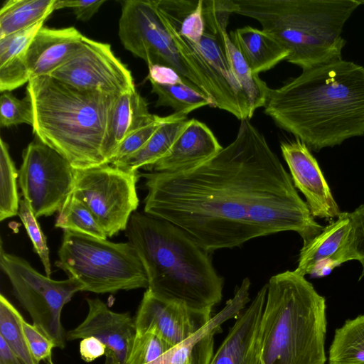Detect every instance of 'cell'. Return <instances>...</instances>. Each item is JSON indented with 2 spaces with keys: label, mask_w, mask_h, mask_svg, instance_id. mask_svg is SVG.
<instances>
[{
  "label": "cell",
  "mask_w": 364,
  "mask_h": 364,
  "mask_svg": "<svg viewBox=\"0 0 364 364\" xmlns=\"http://www.w3.org/2000/svg\"><path fill=\"white\" fill-rule=\"evenodd\" d=\"M140 176L148 191L144 213L180 228L209 253L284 231L297 232L305 244L324 228L250 119L242 120L235 139L203 164Z\"/></svg>",
  "instance_id": "cell-1"
},
{
  "label": "cell",
  "mask_w": 364,
  "mask_h": 364,
  "mask_svg": "<svg viewBox=\"0 0 364 364\" xmlns=\"http://www.w3.org/2000/svg\"><path fill=\"white\" fill-rule=\"evenodd\" d=\"M264 112L312 151L364 136V67L343 58L270 88Z\"/></svg>",
  "instance_id": "cell-2"
},
{
  "label": "cell",
  "mask_w": 364,
  "mask_h": 364,
  "mask_svg": "<svg viewBox=\"0 0 364 364\" xmlns=\"http://www.w3.org/2000/svg\"><path fill=\"white\" fill-rule=\"evenodd\" d=\"M36 138L65 157L76 170L109 164L107 147L119 96L77 88L50 75L26 86Z\"/></svg>",
  "instance_id": "cell-3"
},
{
  "label": "cell",
  "mask_w": 364,
  "mask_h": 364,
  "mask_svg": "<svg viewBox=\"0 0 364 364\" xmlns=\"http://www.w3.org/2000/svg\"><path fill=\"white\" fill-rule=\"evenodd\" d=\"M126 235L145 269L149 289L163 299L212 312L224 279L209 255L184 230L146 213L131 215Z\"/></svg>",
  "instance_id": "cell-4"
},
{
  "label": "cell",
  "mask_w": 364,
  "mask_h": 364,
  "mask_svg": "<svg viewBox=\"0 0 364 364\" xmlns=\"http://www.w3.org/2000/svg\"><path fill=\"white\" fill-rule=\"evenodd\" d=\"M233 14L257 21L289 52L287 60L309 69L342 58L343 27L358 0H232Z\"/></svg>",
  "instance_id": "cell-5"
},
{
  "label": "cell",
  "mask_w": 364,
  "mask_h": 364,
  "mask_svg": "<svg viewBox=\"0 0 364 364\" xmlns=\"http://www.w3.org/2000/svg\"><path fill=\"white\" fill-rule=\"evenodd\" d=\"M326 304L294 270L272 276L262 321L261 364H325Z\"/></svg>",
  "instance_id": "cell-6"
},
{
  "label": "cell",
  "mask_w": 364,
  "mask_h": 364,
  "mask_svg": "<svg viewBox=\"0 0 364 364\" xmlns=\"http://www.w3.org/2000/svg\"><path fill=\"white\" fill-rule=\"evenodd\" d=\"M186 16L183 9L164 0H127L122 6L119 37L124 48L148 66L173 69L188 87L210 99L215 107V90L179 32Z\"/></svg>",
  "instance_id": "cell-7"
},
{
  "label": "cell",
  "mask_w": 364,
  "mask_h": 364,
  "mask_svg": "<svg viewBox=\"0 0 364 364\" xmlns=\"http://www.w3.org/2000/svg\"><path fill=\"white\" fill-rule=\"evenodd\" d=\"M55 266L84 286L83 291L116 293L147 289L148 279L134 246L64 230Z\"/></svg>",
  "instance_id": "cell-8"
},
{
  "label": "cell",
  "mask_w": 364,
  "mask_h": 364,
  "mask_svg": "<svg viewBox=\"0 0 364 364\" xmlns=\"http://www.w3.org/2000/svg\"><path fill=\"white\" fill-rule=\"evenodd\" d=\"M0 266L33 324L53 343L55 348L63 349L67 340L61 313L77 292L83 291V284L71 277L54 280L41 274L25 259L5 252L2 242Z\"/></svg>",
  "instance_id": "cell-9"
},
{
  "label": "cell",
  "mask_w": 364,
  "mask_h": 364,
  "mask_svg": "<svg viewBox=\"0 0 364 364\" xmlns=\"http://www.w3.org/2000/svg\"><path fill=\"white\" fill-rule=\"evenodd\" d=\"M140 173L112 164L75 171L73 196L91 211L107 237L126 230L139 205Z\"/></svg>",
  "instance_id": "cell-10"
},
{
  "label": "cell",
  "mask_w": 364,
  "mask_h": 364,
  "mask_svg": "<svg viewBox=\"0 0 364 364\" xmlns=\"http://www.w3.org/2000/svg\"><path fill=\"white\" fill-rule=\"evenodd\" d=\"M18 184L34 215L59 212L73 193L75 171L70 162L37 138L23 150Z\"/></svg>",
  "instance_id": "cell-11"
},
{
  "label": "cell",
  "mask_w": 364,
  "mask_h": 364,
  "mask_svg": "<svg viewBox=\"0 0 364 364\" xmlns=\"http://www.w3.org/2000/svg\"><path fill=\"white\" fill-rule=\"evenodd\" d=\"M233 14L232 0H203L205 31L197 50L208 64L215 91V107L240 121L253 116L249 100L233 75L227 58L223 31Z\"/></svg>",
  "instance_id": "cell-12"
},
{
  "label": "cell",
  "mask_w": 364,
  "mask_h": 364,
  "mask_svg": "<svg viewBox=\"0 0 364 364\" xmlns=\"http://www.w3.org/2000/svg\"><path fill=\"white\" fill-rule=\"evenodd\" d=\"M50 76L77 88L116 96L136 90L131 72L110 45L85 36L75 53Z\"/></svg>",
  "instance_id": "cell-13"
},
{
  "label": "cell",
  "mask_w": 364,
  "mask_h": 364,
  "mask_svg": "<svg viewBox=\"0 0 364 364\" xmlns=\"http://www.w3.org/2000/svg\"><path fill=\"white\" fill-rule=\"evenodd\" d=\"M212 317V312L192 310L159 298L146 289L134 322L136 333L152 332L175 346L198 332Z\"/></svg>",
  "instance_id": "cell-14"
},
{
  "label": "cell",
  "mask_w": 364,
  "mask_h": 364,
  "mask_svg": "<svg viewBox=\"0 0 364 364\" xmlns=\"http://www.w3.org/2000/svg\"><path fill=\"white\" fill-rule=\"evenodd\" d=\"M86 301L87 316L77 327L66 332V340L95 337L106 346V360L113 364H127L136 334L134 318L128 312L112 311L99 298H87Z\"/></svg>",
  "instance_id": "cell-15"
},
{
  "label": "cell",
  "mask_w": 364,
  "mask_h": 364,
  "mask_svg": "<svg viewBox=\"0 0 364 364\" xmlns=\"http://www.w3.org/2000/svg\"><path fill=\"white\" fill-rule=\"evenodd\" d=\"M294 186L306 198L313 217L333 220L341 211L316 158L299 139L281 144Z\"/></svg>",
  "instance_id": "cell-16"
},
{
  "label": "cell",
  "mask_w": 364,
  "mask_h": 364,
  "mask_svg": "<svg viewBox=\"0 0 364 364\" xmlns=\"http://www.w3.org/2000/svg\"><path fill=\"white\" fill-rule=\"evenodd\" d=\"M249 278H245L225 306L198 332L147 364H210L214 355V338L222 324L237 318L250 301Z\"/></svg>",
  "instance_id": "cell-17"
},
{
  "label": "cell",
  "mask_w": 364,
  "mask_h": 364,
  "mask_svg": "<svg viewBox=\"0 0 364 364\" xmlns=\"http://www.w3.org/2000/svg\"><path fill=\"white\" fill-rule=\"evenodd\" d=\"M350 232L349 212H341L318 235L303 244L294 271L304 277L307 274L323 277L350 261Z\"/></svg>",
  "instance_id": "cell-18"
},
{
  "label": "cell",
  "mask_w": 364,
  "mask_h": 364,
  "mask_svg": "<svg viewBox=\"0 0 364 364\" xmlns=\"http://www.w3.org/2000/svg\"><path fill=\"white\" fill-rule=\"evenodd\" d=\"M267 292V284L237 317L210 364H261V321Z\"/></svg>",
  "instance_id": "cell-19"
},
{
  "label": "cell",
  "mask_w": 364,
  "mask_h": 364,
  "mask_svg": "<svg viewBox=\"0 0 364 364\" xmlns=\"http://www.w3.org/2000/svg\"><path fill=\"white\" fill-rule=\"evenodd\" d=\"M223 148L205 123L196 119H188L168 154L149 171L167 173L188 171L206 162Z\"/></svg>",
  "instance_id": "cell-20"
},
{
  "label": "cell",
  "mask_w": 364,
  "mask_h": 364,
  "mask_svg": "<svg viewBox=\"0 0 364 364\" xmlns=\"http://www.w3.org/2000/svg\"><path fill=\"white\" fill-rule=\"evenodd\" d=\"M83 36L74 27L42 26L33 38L26 53L31 78L50 75L79 48Z\"/></svg>",
  "instance_id": "cell-21"
},
{
  "label": "cell",
  "mask_w": 364,
  "mask_h": 364,
  "mask_svg": "<svg viewBox=\"0 0 364 364\" xmlns=\"http://www.w3.org/2000/svg\"><path fill=\"white\" fill-rule=\"evenodd\" d=\"M230 36L251 70L257 75L288 58L289 52L274 36L249 26L235 29Z\"/></svg>",
  "instance_id": "cell-22"
},
{
  "label": "cell",
  "mask_w": 364,
  "mask_h": 364,
  "mask_svg": "<svg viewBox=\"0 0 364 364\" xmlns=\"http://www.w3.org/2000/svg\"><path fill=\"white\" fill-rule=\"evenodd\" d=\"M43 22L0 38V91L10 92L31 79L26 61L29 44Z\"/></svg>",
  "instance_id": "cell-23"
},
{
  "label": "cell",
  "mask_w": 364,
  "mask_h": 364,
  "mask_svg": "<svg viewBox=\"0 0 364 364\" xmlns=\"http://www.w3.org/2000/svg\"><path fill=\"white\" fill-rule=\"evenodd\" d=\"M156 116L149 112L147 102L136 90L122 94L118 97L107 147L109 164L121 142L133 132L151 122Z\"/></svg>",
  "instance_id": "cell-24"
},
{
  "label": "cell",
  "mask_w": 364,
  "mask_h": 364,
  "mask_svg": "<svg viewBox=\"0 0 364 364\" xmlns=\"http://www.w3.org/2000/svg\"><path fill=\"white\" fill-rule=\"evenodd\" d=\"M188 120L186 115L175 112L165 117L160 127L140 150L112 165L131 171L140 168L149 171L168 154Z\"/></svg>",
  "instance_id": "cell-25"
},
{
  "label": "cell",
  "mask_w": 364,
  "mask_h": 364,
  "mask_svg": "<svg viewBox=\"0 0 364 364\" xmlns=\"http://www.w3.org/2000/svg\"><path fill=\"white\" fill-rule=\"evenodd\" d=\"M56 0H9L0 10V38L44 22Z\"/></svg>",
  "instance_id": "cell-26"
},
{
  "label": "cell",
  "mask_w": 364,
  "mask_h": 364,
  "mask_svg": "<svg viewBox=\"0 0 364 364\" xmlns=\"http://www.w3.org/2000/svg\"><path fill=\"white\" fill-rule=\"evenodd\" d=\"M223 36L230 69L249 100L253 115L258 108L264 107L270 88L259 75L251 70L242 53L232 42L227 31V27L223 28Z\"/></svg>",
  "instance_id": "cell-27"
},
{
  "label": "cell",
  "mask_w": 364,
  "mask_h": 364,
  "mask_svg": "<svg viewBox=\"0 0 364 364\" xmlns=\"http://www.w3.org/2000/svg\"><path fill=\"white\" fill-rule=\"evenodd\" d=\"M328 364H364V314L346 320L336 329Z\"/></svg>",
  "instance_id": "cell-28"
},
{
  "label": "cell",
  "mask_w": 364,
  "mask_h": 364,
  "mask_svg": "<svg viewBox=\"0 0 364 364\" xmlns=\"http://www.w3.org/2000/svg\"><path fill=\"white\" fill-rule=\"evenodd\" d=\"M23 316L11 301L0 294V336L25 364H39L33 356L22 326Z\"/></svg>",
  "instance_id": "cell-29"
},
{
  "label": "cell",
  "mask_w": 364,
  "mask_h": 364,
  "mask_svg": "<svg viewBox=\"0 0 364 364\" xmlns=\"http://www.w3.org/2000/svg\"><path fill=\"white\" fill-rule=\"evenodd\" d=\"M151 91L158 96L156 106L171 107L175 113L188 115L204 106L215 107L213 102L184 83L161 85L150 82Z\"/></svg>",
  "instance_id": "cell-30"
},
{
  "label": "cell",
  "mask_w": 364,
  "mask_h": 364,
  "mask_svg": "<svg viewBox=\"0 0 364 364\" xmlns=\"http://www.w3.org/2000/svg\"><path fill=\"white\" fill-rule=\"evenodd\" d=\"M18 171L10 156L7 144L0 140V220L18 215L20 200Z\"/></svg>",
  "instance_id": "cell-31"
},
{
  "label": "cell",
  "mask_w": 364,
  "mask_h": 364,
  "mask_svg": "<svg viewBox=\"0 0 364 364\" xmlns=\"http://www.w3.org/2000/svg\"><path fill=\"white\" fill-rule=\"evenodd\" d=\"M58 213L55 227L107 239V236L91 211L73 193Z\"/></svg>",
  "instance_id": "cell-32"
},
{
  "label": "cell",
  "mask_w": 364,
  "mask_h": 364,
  "mask_svg": "<svg viewBox=\"0 0 364 364\" xmlns=\"http://www.w3.org/2000/svg\"><path fill=\"white\" fill-rule=\"evenodd\" d=\"M173 347L154 333H136L127 364L149 363Z\"/></svg>",
  "instance_id": "cell-33"
},
{
  "label": "cell",
  "mask_w": 364,
  "mask_h": 364,
  "mask_svg": "<svg viewBox=\"0 0 364 364\" xmlns=\"http://www.w3.org/2000/svg\"><path fill=\"white\" fill-rule=\"evenodd\" d=\"M18 216L31 240L33 250L38 255L43 265L46 275L50 277L52 271L47 239L41 230L37 218L31 210L29 203L25 199L20 200Z\"/></svg>",
  "instance_id": "cell-34"
},
{
  "label": "cell",
  "mask_w": 364,
  "mask_h": 364,
  "mask_svg": "<svg viewBox=\"0 0 364 364\" xmlns=\"http://www.w3.org/2000/svg\"><path fill=\"white\" fill-rule=\"evenodd\" d=\"M33 114L26 97L18 100L9 92H1L0 97V125L2 127L27 124L32 126Z\"/></svg>",
  "instance_id": "cell-35"
},
{
  "label": "cell",
  "mask_w": 364,
  "mask_h": 364,
  "mask_svg": "<svg viewBox=\"0 0 364 364\" xmlns=\"http://www.w3.org/2000/svg\"><path fill=\"white\" fill-rule=\"evenodd\" d=\"M164 120L165 117L156 115L151 122L127 136L113 154L109 160V164H113L140 150L160 127Z\"/></svg>",
  "instance_id": "cell-36"
},
{
  "label": "cell",
  "mask_w": 364,
  "mask_h": 364,
  "mask_svg": "<svg viewBox=\"0 0 364 364\" xmlns=\"http://www.w3.org/2000/svg\"><path fill=\"white\" fill-rule=\"evenodd\" d=\"M351 221L349 259L357 260L362 267L359 280L364 277V204L349 212Z\"/></svg>",
  "instance_id": "cell-37"
},
{
  "label": "cell",
  "mask_w": 364,
  "mask_h": 364,
  "mask_svg": "<svg viewBox=\"0 0 364 364\" xmlns=\"http://www.w3.org/2000/svg\"><path fill=\"white\" fill-rule=\"evenodd\" d=\"M23 330L33 356L38 362L53 364L52 359L53 343L43 335L33 324L22 319Z\"/></svg>",
  "instance_id": "cell-38"
},
{
  "label": "cell",
  "mask_w": 364,
  "mask_h": 364,
  "mask_svg": "<svg viewBox=\"0 0 364 364\" xmlns=\"http://www.w3.org/2000/svg\"><path fill=\"white\" fill-rule=\"evenodd\" d=\"M205 31L203 0H199L196 6L183 18L179 32L181 36L191 43L198 45Z\"/></svg>",
  "instance_id": "cell-39"
},
{
  "label": "cell",
  "mask_w": 364,
  "mask_h": 364,
  "mask_svg": "<svg viewBox=\"0 0 364 364\" xmlns=\"http://www.w3.org/2000/svg\"><path fill=\"white\" fill-rule=\"evenodd\" d=\"M105 0H56L54 10L70 8L73 11L77 19L82 21L90 20L95 14Z\"/></svg>",
  "instance_id": "cell-40"
},
{
  "label": "cell",
  "mask_w": 364,
  "mask_h": 364,
  "mask_svg": "<svg viewBox=\"0 0 364 364\" xmlns=\"http://www.w3.org/2000/svg\"><path fill=\"white\" fill-rule=\"evenodd\" d=\"M148 68V79L150 82L161 85L184 83L181 77L173 69L167 66L152 65Z\"/></svg>",
  "instance_id": "cell-41"
},
{
  "label": "cell",
  "mask_w": 364,
  "mask_h": 364,
  "mask_svg": "<svg viewBox=\"0 0 364 364\" xmlns=\"http://www.w3.org/2000/svg\"><path fill=\"white\" fill-rule=\"evenodd\" d=\"M106 346L95 337H87L80 343V354L81 358L87 362H92L105 355Z\"/></svg>",
  "instance_id": "cell-42"
},
{
  "label": "cell",
  "mask_w": 364,
  "mask_h": 364,
  "mask_svg": "<svg viewBox=\"0 0 364 364\" xmlns=\"http://www.w3.org/2000/svg\"><path fill=\"white\" fill-rule=\"evenodd\" d=\"M0 364H25L0 336Z\"/></svg>",
  "instance_id": "cell-43"
},
{
  "label": "cell",
  "mask_w": 364,
  "mask_h": 364,
  "mask_svg": "<svg viewBox=\"0 0 364 364\" xmlns=\"http://www.w3.org/2000/svg\"><path fill=\"white\" fill-rule=\"evenodd\" d=\"M360 5H364V0H358Z\"/></svg>",
  "instance_id": "cell-44"
}]
</instances>
